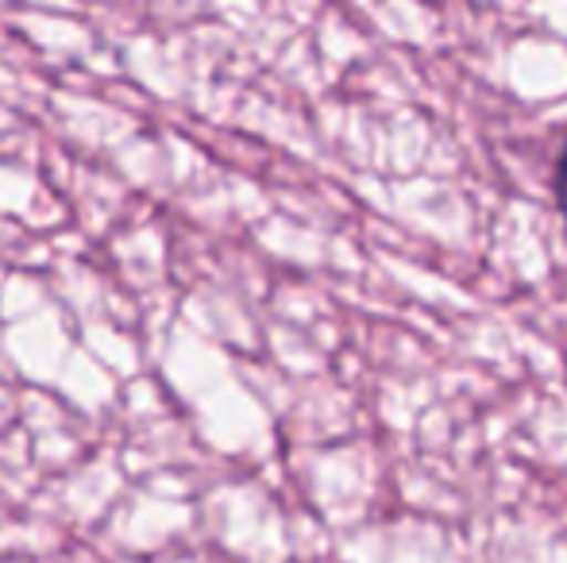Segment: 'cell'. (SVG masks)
I'll use <instances>...</instances> for the list:
<instances>
[{
  "label": "cell",
  "mask_w": 567,
  "mask_h": 563,
  "mask_svg": "<svg viewBox=\"0 0 567 563\" xmlns=\"http://www.w3.org/2000/svg\"><path fill=\"white\" fill-rule=\"evenodd\" d=\"M553 194H556V205H560V217H564V225H567V147L560 150V158H556Z\"/></svg>",
  "instance_id": "obj_1"
}]
</instances>
